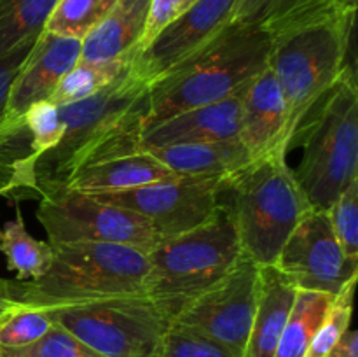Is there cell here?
Instances as JSON below:
<instances>
[{
  "instance_id": "obj_1",
  "label": "cell",
  "mask_w": 358,
  "mask_h": 357,
  "mask_svg": "<svg viewBox=\"0 0 358 357\" xmlns=\"http://www.w3.org/2000/svg\"><path fill=\"white\" fill-rule=\"evenodd\" d=\"M149 84L129 66L98 93L58 105L65 125L59 142L37 160L31 178L34 198H49L70 188L91 164L140 150Z\"/></svg>"
},
{
  "instance_id": "obj_2",
  "label": "cell",
  "mask_w": 358,
  "mask_h": 357,
  "mask_svg": "<svg viewBox=\"0 0 358 357\" xmlns=\"http://www.w3.org/2000/svg\"><path fill=\"white\" fill-rule=\"evenodd\" d=\"M355 14L332 6L269 31V69L285 97L290 149L304 119L348 66Z\"/></svg>"
},
{
  "instance_id": "obj_3",
  "label": "cell",
  "mask_w": 358,
  "mask_h": 357,
  "mask_svg": "<svg viewBox=\"0 0 358 357\" xmlns=\"http://www.w3.org/2000/svg\"><path fill=\"white\" fill-rule=\"evenodd\" d=\"M269 48L264 28L233 23L205 51L149 88L143 128L241 93L268 69Z\"/></svg>"
},
{
  "instance_id": "obj_4",
  "label": "cell",
  "mask_w": 358,
  "mask_h": 357,
  "mask_svg": "<svg viewBox=\"0 0 358 357\" xmlns=\"http://www.w3.org/2000/svg\"><path fill=\"white\" fill-rule=\"evenodd\" d=\"M48 272L34 280H10L20 304L48 308L145 294L147 252L105 241L58 244Z\"/></svg>"
},
{
  "instance_id": "obj_5",
  "label": "cell",
  "mask_w": 358,
  "mask_h": 357,
  "mask_svg": "<svg viewBox=\"0 0 358 357\" xmlns=\"http://www.w3.org/2000/svg\"><path fill=\"white\" fill-rule=\"evenodd\" d=\"M241 251L259 266L275 265L280 251L310 210L287 154L252 161L224 182Z\"/></svg>"
},
{
  "instance_id": "obj_6",
  "label": "cell",
  "mask_w": 358,
  "mask_h": 357,
  "mask_svg": "<svg viewBox=\"0 0 358 357\" xmlns=\"http://www.w3.org/2000/svg\"><path fill=\"white\" fill-rule=\"evenodd\" d=\"M315 108L296 135L303 160L294 175L311 209L327 212L358 177V90L352 66Z\"/></svg>"
},
{
  "instance_id": "obj_7",
  "label": "cell",
  "mask_w": 358,
  "mask_h": 357,
  "mask_svg": "<svg viewBox=\"0 0 358 357\" xmlns=\"http://www.w3.org/2000/svg\"><path fill=\"white\" fill-rule=\"evenodd\" d=\"M243 255L233 214L220 202L215 216L196 230L163 238L147 252L145 294L173 314L222 282Z\"/></svg>"
},
{
  "instance_id": "obj_8",
  "label": "cell",
  "mask_w": 358,
  "mask_h": 357,
  "mask_svg": "<svg viewBox=\"0 0 358 357\" xmlns=\"http://www.w3.org/2000/svg\"><path fill=\"white\" fill-rule=\"evenodd\" d=\"M52 324L103 357H154L173 314L147 294L48 308Z\"/></svg>"
},
{
  "instance_id": "obj_9",
  "label": "cell",
  "mask_w": 358,
  "mask_h": 357,
  "mask_svg": "<svg viewBox=\"0 0 358 357\" xmlns=\"http://www.w3.org/2000/svg\"><path fill=\"white\" fill-rule=\"evenodd\" d=\"M35 217L51 245L105 241L149 252L161 240L152 224L140 214L79 191L41 198Z\"/></svg>"
},
{
  "instance_id": "obj_10",
  "label": "cell",
  "mask_w": 358,
  "mask_h": 357,
  "mask_svg": "<svg viewBox=\"0 0 358 357\" xmlns=\"http://www.w3.org/2000/svg\"><path fill=\"white\" fill-rule=\"evenodd\" d=\"M261 266L241 255L233 272L175 314L173 326L226 346L236 357L245 356L255 307Z\"/></svg>"
},
{
  "instance_id": "obj_11",
  "label": "cell",
  "mask_w": 358,
  "mask_h": 357,
  "mask_svg": "<svg viewBox=\"0 0 358 357\" xmlns=\"http://www.w3.org/2000/svg\"><path fill=\"white\" fill-rule=\"evenodd\" d=\"M222 188L220 178L175 175L128 191L93 196L145 217L163 240L208 223L222 202Z\"/></svg>"
},
{
  "instance_id": "obj_12",
  "label": "cell",
  "mask_w": 358,
  "mask_h": 357,
  "mask_svg": "<svg viewBox=\"0 0 358 357\" xmlns=\"http://www.w3.org/2000/svg\"><path fill=\"white\" fill-rule=\"evenodd\" d=\"M273 266L297 290H317L332 296L357 279L358 270V262L343 252L329 212L324 210H310L301 219Z\"/></svg>"
},
{
  "instance_id": "obj_13",
  "label": "cell",
  "mask_w": 358,
  "mask_h": 357,
  "mask_svg": "<svg viewBox=\"0 0 358 357\" xmlns=\"http://www.w3.org/2000/svg\"><path fill=\"white\" fill-rule=\"evenodd\" d=\"M238 0H198L168 23L152 41L136 49L131 69L149 88L205 51L233 24Z\"/></svg>"
},
{
  "instance_id": "obj_14",
  "label": "cell",
  "mask_w": 358,
  "mask_h": 357,
  "mask_svg": "<svg viewBox=\"0 0 358 357\" xmlns=\"http://www.w3.org/2000/svg\"><path fill=\"white\" fill-rule=\"evenodd\" d=\"M240 140L254 161L290 150L285 97L269 65L241 91Z\"/></svg>"
},
{
  "instance_id": "obj_15",
  "label": "cell",
  "mask_w": 358,
  "mask_h": 357,
  "mask_svg": "<svg viewBox=\"0 0 358 357\" xmlns=\"http://www.w3.org/2000/svg\"><path fill=\"white\" fill-rule=\"evenodd\" d=\"M80 49L79 38L42 31L10 86L6 121H16L28 107L49 100L59 80L79 62Z\"/></svg>"
},
{
  "instance_id": "obj_16",
  "label": "cell",
  "mask_w": 358,
  "mask_h": 357,
  "mask_svg": "<svg viewBox=\"0 0 358 357\" xmlns=\"http://www.w3.org/2000/svg\"><path fill=\"white\" fill-rule=\"evenodd\" d=\"M240 130L241 93H238L145 126L140 133V149H156L171 144L236 140L240 139Z\"/></svg>"
},
{
  "instance_id": "obj_17",
  "label": "cell",
  "mask_w": 358,
  "mask_h": 357,
  "mask_svg": "<svg viewBox=\"0 0 358 357\" xmlns=\"http://www.w3.org/2000/svg\"><path fill=\"white\" fill-rule=\"evenodd\" d=\"M175 175L220 178L226 182L252 163V156L240 139L222 142H191L147 149Z\"/></svg>"
},
{
  "instance_id": "obj_18",
  "label": "cell",
  "mask_w": 358,
  "mask_h": 357,
  "mask_svg": "<svg viewBox=\"0 0 358 357\" xmlns=\"http://www.w3.org/2000/svg\"><path fill=\"white\" fill-rule=\"evenodd\" d=\"M297 289L275 266H261L257 307L243 357H275Z\"/></svg>"
},
{
  "instance_id": "obj_19",
  "label": "cell",
  "mask_w": 358,
  "mask_h": 357,
  "mask_svg": "<svg viewBox=\"0 0 358 357\" xmlns=\"http://www.w3.org/2000/svg\"><path fill=\"white\" fill-rule=\"evenodd\" d=\"M152 0H117L83 38L80 62H107L138 49Z\"/></svg>"
},
{
  "instance_id": "obj_20",
  "label": "cell",
  "mask_w": 358,
  "mask_h": 357,
  "mask_svg": "<svg viewBox=\"0 0 358 357\" xmlns=\"http://www.w3.org/2000/svg\"><path fill=\"white\" fill-rule=\"evenodd\" d=\"M171 177H175L173 172L168 170L152 154L140 149L84 168L76 175L66 191L107 195L128 191Z\"/></svg>"
},
{
  "instance_id": "obj_21",
  "label": "cell",
  "mask_w": 358,
  "mask_h": 357,
  "mask_svg": "<svg viewBox=\"0 0 358 357\" xmlns=\"http://www.w3.org/2000/svg\"><path fill=\"white\" fill-rule=\"evenodd\" d=\"M0 252L7 270L16 273V280H34L48 272L55 247L48 240H37L28 233L21 210L16 209L13 220L0 227Z\"/></svg>"
},
{
  "instance_id": "obj_22",
  "label": "cell",
  "mask_w": 358,
  "mask_h": 357,
  "mask_svg": "<svg viewBox=\"0 0 358 357\" xmlns=\"http://www.w3.org/2000/svg\"><path fill=\"white\" fill-rule=\"evenodd\" d=\"M334 296L317 290H297L275 357H304L311 336L327 314Z\"/></svg>"
},
{
  "instance_id": "obj_23",
  "label": "cell",
  "mask_w": 358,
  "mask_h": 357,
  "mask_svg": "<svg viewBox=\"0 0 358 357\" xmlns=\"http://www.w3.org/2000/svg\"><path fill=\"white\" fill-rule=\"evenodd\" d=\"M58 0H0V56L35 42Z\"/></svg>"
},
{
  "instance_id": "obj_24",
  "label": "cell",
  "mask_w": 358,
  "mask_h": 357,
  "mask_svg": "<svg viewBox=\"0 0 358 357\" xmlns=\"http://www.w3.org/2000/svg\"><path fill=\"white\" fill-rule=\"evenodd\" d=\"M133 56H135V51L119 56V58L107 59V62H80L79 59L59 80L49 100L55 105H66L98 93L112 80L128 72L133 63Z\"/></svg>"
},
{
  "instance_id": "obj_25",
  "label": "cell",
  "mask_w": 358,
  "mask_h": 357,
  "mask_svg": "<svg viewBox=\"0 0 358 357\" xmlns=\"http://www.w3.org/2000/svg\"><path fill=\"white\" fill-rule=\"evenodd\" d=\"M332 6L341 4L338 0H238L233 23L254 24L269 34L283 24Z\"/></svg>"
},
{
  "instance_id": "obj_26",
  "label": "cell",
  "mask_w": 358,
  "mask_h": 357,
  "mask_svg": "<svg viewBox=\"0 0 358 357\" xmlns=\"http://www.w3.org/2000/svg\"><path fill=\"white\" fill-rule=\"evenodd\" d=\"M357 279H352L332 300L327 314L322 318L320 326L317 328L311 342L308 345L304 357H325L329 350L338 343L343 332L352 324L353 314V294H355Z\"/></svg>"
},
{
  "instance_id": "obj_27",
  "label": "cell",
  "mask_w": 358,
  "mask_h": 357,
  "mask_svg": "<svg viewBox=\"0 0 358 357\" xmlns=\"http://www.w3.org/2000/svg\"><path fill=\"white\" fill-rule=\"evenodd\" d=\"M103 16V0H58L44 30L83 41Z\"/></svg>"
},
{
  "instance_id": "obj_28",
  "label": "cell",
  "mask_w": 358,
  "mask_h": 357,
  "mask_svg": "<svg viewBox=\"0 0 358 357\" xmlns=\"http://www.w3.org/2000/svg\"><path fill=\"white\" fill-rule=\"evenodd\" d=\"M48 312L17 304L0 317V349H20L38 342L52 328Z\"/></svg>"
},
{
  "instance_id": "obj_29",
  "label": "cell",
  "mask_w": 358,
  "mask_h": 357,
  "mask_svg": "<svg viewBox=\"0 0 358 357\" xmlns=\"http://www.w3.org/2000/svg\"><path fill=\"white\" fill-rule=\"evenodd\" d=\"M327 212L343 252L358 262V177L346 186Z\"/></svg>"
},
{
  "instance_id": "obj_30",
  "label": "cell",
  "mask_w": 358,
  "mask_h": 357,
  "mask_svg": "<svg viewBox=\"0 0 358 357\" xmlns=\"http://www.w3.org/2000/svg\"><path fill=\"white\" fill-rule=\"evenodd\" d=\"M21 119L30 132L31 149H34V158L37 163V160H41L48 150H51L59 142L63 132H65L58 105L52 104L51 100L37 102L27 108Z\"/></svg>"
},
{
  "instance_id": "obj_31",
  "label": "cell",
  "mask_w": 358,
  "mask_h": 357,
  "mask_svg": "<svg viewBox=\"0 0 358 357\" xmlns=\"http://www.w3.org/2000/svg\"><path fill=\"white\" fill-rule=\"evenodd\" d=\"M0 357H103L65 329L52 326L38 342L20 349H0Z\"/></svg>"
},
{
  "instance_id": "obj_32",
  "label": "cell",
  "mask_w": 358,
  "mask_h": 357,
  "mask_svg": "<svg viewBox=\"0 0 358 357\" xmlns=\"http://www.w3.org/2000/svg\"><path fill=\"white\" fill-rule=\"evenodd\" d=\"M154 357H236L226 346L171 324Z\"/></svg>"
},
{
  "instance_id": "obj_33",
  "label": "cell",
  "mask_w": 358,
  "mask_h": 357,
  "mask_svg": "<svg viewBox=\"0 0 358 357\" xmlns=\"http://www.w3.org/2000/svg\"><path fill=\"white\" fill-rule=\"evenodd\" d=\"M198 0H152L150 2L149 16H147L145 30H143L142 41H140L138 49L149 44L168 23L184 14L189 7H192Z\"/></svg>"
},
{
  "instance_id": "obj_34",
  "label": "cell",
  "mask_w": 358,
  "mask_h": 357,
  "mask_svg": "<svg viewBox=\"0 0 358 357\" xmlns=\"http://www.w3.org/2000/svg\"><path fill=\"white\" fill-rule=\"evenodd\" d=\"M34 44L35 42H27L23 46H17L7 55L0 56V128L7 118V98H9L10 86H13L21 66H23L24 59L30 55Z\"/></svg>"
},
{
  "instance_id": "obj_35",
  "label": "cell",
  "mask_w": 358,
  "mask_h": 357,
  "mask_svg": "<svg viewBox=\"0 0 358 357\" xmlns=\"http://www.w3.org/2000/svg\"><path fill=\"white\" fill-rule=\"evenodd\" d=\"M325 357H358V332L348 328Z\"/></svg>"
},
{
  "instance_id": "obj_36",
  "label": "cell",
  "mask_w": 358,
  "mask_h": 357,
  "mask_svg": "<svg viewBox=\"0 0 358 357\" xmlns=\"http://www.w3.org/2000/svg\"><path fill=\"white\" fill-rule=\"evenodd\" d=\"M17 301L13 296V284L9 279H0V317L17 307Z\"/></svg>"
},
{
  "instance_id": "obj_37",
  "label": "cell",
  "mask_w": 358,
  "mask_h": 357,
  "mask_svg": "<svg viewBox=\"0 0 358 357\" xmlns=\"http://www.w3.org/2000/svg\"><path fill=\"white\" fill-rule=\"evenodd\" d=\"M341 6L350 7V9H357V0H338Z\"/></svg>"
},
{
  "instance_id": "obj_38",
  "label": "cell",
  "mask_w": 358,
  "mask_h": 357,
  "mask_svg": "<svg viewBox=\"0 0 358 357\" xmlns=\"http://www.w3.org/2000/svg\"><path fill=\"white\" fill-rule=\"evenodd\" d=\"M115 2H117V0H103V9H105V13H107V10L110 9V7L114 6Z\"/></svg>"
}]
</instances>
